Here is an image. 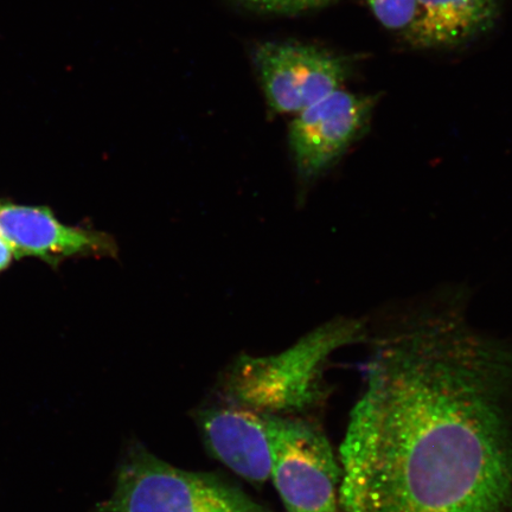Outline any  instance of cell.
Returning a JSON list of instances; mask_svg holds the SVG:
<instances>
[{
  "mask_svg": "<svg viewBox=\"0 0 512 512\" xmlns=\"http://www.w3.org/2000/svg\"><path fill=\"white\" fill-rule=\"evenodd\" d=\"M16 258L14 249L10 246L2 233H0V272H3L11 265L12 260Z\"/></svg>",
  "mask_w": 512,
  "mask_h": 512,
  "instance_id": "12",
  "label": "cell"
},
{
  "mask_svg": "<svg viewBox=\"0 0 512 512\" xmlns=\"http://www.w3.org/2000/svg\"><path fill=\"white\" fill-rule=\"evenodd\" d=\"M201 431L211 453L253 484L271 479L272 456L266 415L240 406L201 414Z\"/></svg>",
  "mask_w": 512,
  "mask_h": 512,
  "instance_id": "8",
  "label": "cell"
},
{
  "mask_svg": "<svg viewBox=\"0 0 512 512\" xmlns=\"http://www.w3.org/2000/svg\"><path fill=\"white\" fill-rule=\"evenodd\" d=\"M339 450L343 512H512V343L454 304L371 339Z\"/></svg>",
  "mask_w": 512,
  "mask_h": 512,
  "instance_id": "1",
  "label": "cell"
},
{
  "mask_svg": "<svg viewBox=\"0 0 512 512\" xmlns=\"http://www.w3.org/2000/svg\"><path fill=\"white\" fill-rule=\"evenodd\" d=\"M275 488L288 512H342L341 464L322 428L303 416L266 415Z\"/></svg>",
  "mask_w": 512,
  "mask_h": 512,
  "instance_id": "4",
  "label": "cell"
},
{
  "mask_svg": "<svg viewBox=\"0 0 512 512\" xmlns=\"http://www.w3.org/2000/svg\"><path fill=\"white\" fill-rule=\"evenodd\" d=\"M254 63L268 106L277 113H299L341 89L349 78V57L307 44L266 42Z\"/></svg>",
  "mask_w": 512,
  "mask_h": 512,
  "instance_id": "5",
  "label": "cell"
},
{
  "mask_svg": "<svg viewBox=\"0 0 512 512\" xmlns=\"http://www.w3.org/2000/svg\"><path fill=\"white\" fill-rule=\"evenodd\" d=\"M501 0H416L405 38L418 49L463 46L494 29Z\"/></svg>",
  "mask_w": 512,
  "mask_h": 512,
  "instance_id": "9",
  "label": "cell"
},
{
  "mask_svg": "<svg viewBox=\"0 0 512 512\" xmlns=\"http://www.w3.org/2000/svg\"><path fill=\"white\" fill-rule=\"evenodd\" d=\"M92 512H268L226 480L178 469L137 448L110 498Z\"/></svg>",
  "mask_w": 512,
  "mask_h": 512,
  "instance_id": "3",
  "label": "cell"
},
{
  "mask_svg": "<svg viewBox=\"0 0 512 512\" xmlns=\"http://www.w3.org/2000/svg\"><path fill=\"white\" fill-rule=\"evenodd\" d=\"M0 233L16 258H37L50 266L75 256H115L118 246L111 235L70 227L49 208L0 203Z\"/></svg>",
  "mask_w": 512,
  "mask_h": 512,
  "instance_id": "7",
  "label": "cell"
},
{
  "mask_svg": "<svg viewBox=\"0 0 512 512\" xmlns=\"http://www.w3.org/2000/svg\"><path fill=\"white\" fill-rule=\"evenodd\" d=\"M371 12L384 28L405 32L412 24L416 0H366Z\"/></svg>",
  "mask_w": 512,
  "mask_h": 512,
  "instance_id": "10",
  "label": "cell"
},
{
  "mask_svg": "<svg viewBox=\"0 0 512 512\" xmlns=\"http://www.w3.org/2000/svg\"><path fill=\"white\" fill-rule=\"evenodd\" d=\"M376 102L374 95L338 89L297 114L288 140L303 182L328 172L366 134Z\"/></svg>",
  "mask_w": 512,
  "mask_h": 512,
  "instance_id": "6",
  "label": "cell"
},
{
  "mask_svg": "<svg viewBox=\"0 0 512 512\" xmlns=\"http://www.w3.org/2000/svg\"><path fill=\"white\" fill-rule=\"evenodd\" d=\"M243 8L262 14L297 15L324 8L336 0H235Z\"/></svg>",
  "mask_w": 512,
  "mask_h": 512,
  "instance_id": "11",
  "label": "cell"
},
{
  "mask_svg": "<svg viewBox=\"0 0 512 512\" xmlns=\"http://www.w3.org/2000/svg\"><path fill=\"white\" fill-rule=\"evenodd\" d=\"M368 337L362 319L339 317L279 355L245 357L228 375V398L264 415L303 416L326 398L323 370L330 356Z\"/></svg>",
  "mask_w": 512,
  "mask_h": 512,
  "instance_id": "2",
  "label": "cell"
}]
</instances>
